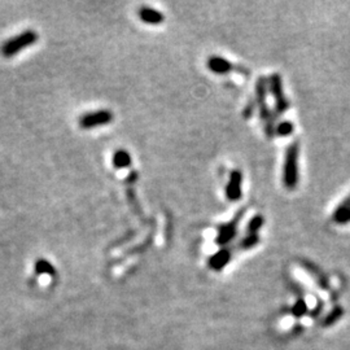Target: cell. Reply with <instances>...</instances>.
Here are the masks:
<instances>
[{
	"label": "cell",
	"instance_id": "4fadbf2b",
	"mask_svg": "<svg viewBox=\"0 0 350 350\" xmlns=\"http://www.w3.org/2000/svg\"><path fill=\"white\" fill-rule=\"evenodd\" d=\"M113 165L117 169H126L131 165V156L127 151H117L113 156Z\"/></svg>",
	"mask_w": 350,
	"mask_h": 350
},
{
	"label": "cell",
	"instance_id": "8fae6325",
	"mask_svg": "<svg viewBox=\"0 0 350 350\" xmlns=\"http://www.w3.org/2000/svg\"><path fill=\"white\" fill-rule=\"evenodd\" d=\"M332 221L336 222L338 225H347V223H350V196L347 197V199L335 209L334 214H332Z\"/></svg>",
	"mask_w": 350,
	"mask_h": 350
},
{
	"label": "cell",
	"instance_id": "6da1fadb",
	"mask_svg": "<svg viewBox=\"0 0 350 350\" xmlns=\"http://www.w3.org/2000/svg\"><path fill=\"white\" fill-rule=\"evenodd\" d=\"M256 101L260 109L261 119L265 123V132L267 138H273L275 135V113L267 105V79L261 77L256 83Z\"/></svg>",
	"mask_w": 350,
	"mask_h": 350
},
{
	"label": "cell",
	"instance_id": "ba28073f",
	"mask_svg": "<svg viewBox=\"0 0 350 350\" xmlns=\"http://www.w3.org/2000/svg\"><path fill=\"white\" fill-rule=\"evenodd\" d=\"M232 253L228 248H222L215 254H213L209 260V267L214 271H221L225 266H227L231 261Z\"/></svg>",
	"mask_w": 350,
	"mask_h": 350
},
{
	"label": "cell",
	"instance_id": "ac0fdd59",
	"mask_svg": "<svg viewBox=\"0 0 350 350\" xmlns=\"http://www.w3.org/2000/svg\"><path fill=\"white\" fill-rule=\"evenodd\" d=\"M260 243V236L258 235H249L248 234L245 238H243L239 243V248L243 249V251H248V249H252L253 247Z\"/></svg>",
	"mask_w": 350,
	"mask_h": 350
},
{
	"label": "cell",
	"instance_id": "52a82bcc",
	"mask_svg": "<svg viewBox=\"0 0 350 350\" xmlns=\"http://www.w3.org/2000/svg\"><path fill=\"white\" fill-rule=\"evenodd\" d=\"M241 183H243V174L240 170H234L230 174V180L226 186V196L230 201H239L241 199L243 191H241Z\"/></svg>",
	"mask_w": 350,
	"mask_h": 350
},
{
	"label": "cell",
	"instance_id": "3957f363",
	"mask_svg": "<svg viewBox=\"0 0 350 350\" xmlns=\"http://www.w3.org/2000/svg\"><path fill=\"white\" fill-rule=\"evenodd\" d=\"M38 35L32 30H27V31L19 34V35L14 36V38L6 40L1 47V53L4 57H12L16 53H18L21 49L32 45L36 42Z\"/></svg>",
	"mask_w": 350,
	"mask_h": 350
},
{
	"label": "cell",
	"instance_id": "5b68a950",
	"mask_svg": "<svg viewBox=\"0 0 350 350\" xmlns=\"http://www.w3.org/2000/svg\"><path fill=\"white\" fill-rule=\"evenodd\" d=\"M243 213L244 212L241 210L240 213H238V214L235 215L232 221L227 222L225 225L219 226L218 235H217V239H215V243H217V244L221 245V247H226L228 243H231V241L236 238V235H238V226L239 223H240Z\"/></svg>",
	"mask_w": 350,
	"mask_h": 350
},
{
	"label": "cell",
	"instance_id": "9a60e30c",
	"mask_svg": "<svg viewBox=\"0 0 350 350\" xmlns=\"http://www.w3.org/2000/svg\"><path fill=\"white\" fill-rule=\"evenodd\" d=\"M265 223V219L262 215H254L253 218L249 221V223H248V227H247V231L249 235H258V231H260L261 228H262V226H264Z\"/></svg>",
	"mask_w": 350,
	"mask_h": 350
},
{
	"label": "cell",
	"instance_id": "277c9868",
	"mask_svg": "<svg viewBox=\"0 0 350 350\" xmlns=\"http://www.w3.org/2000/svg\"><path fill=\"white\" fill-rule=\"evenodd\" d=\"M267 87L270 88V92L275 101V116H280L289 109V101L283 91V82L279 74H271L267 79Z\"/></svg>",
	"mask_w": 350,
	"mask_h": 350
},
{
	"label": "cell",
	"instance_id": "7c38bea8",
	"mask_svg": "<svg viewBox=\"0 0 350 350\" xmlns=\"http://www.w3.org/2000/svg\"><path fill=\"white\" fill-rule=\"evenodd\" d=\"M208 68L215 74H226L234 69V65L221 56H212L208 60Z\"/></svg>",
	"mask_w": 350,
	"mask_h": 350
},
{
	"label": "cell",
	"instance_id": "2e32d148",
	"mask_svg": "<svg viewBox=\"0 0 350 350\" xmlns=\"http://www.w3.org/2000/svg\"><path fill=\"white\" fill-rule=\"evenodd\" d=\"M293 130H295V127H293V123L291 121H282L275 126V135L286 138V136H289L292 134Z\"/></svg>",
	"mask_w": 350,
	"mask_h": 350
},
{
	"label": "cell",
	"instance_id": "5bb4252c",
	"mask_svg": "<svg viewBox=\"0 0 350 350\" xmlns=\"http://www.w3.org/2000/svg\"><path fill=\"white\" fill-rule=\"evenodd\" d=\"M343 315H344V309L341 308V306H336V308L332 309L331 312H330V314L326 317L325 321H323V326H325V327L334 326L336 322L340 321Z\"/></svg>",
	"mask_w": 350,
	"mask_h": 350
},
{
	"label": "cell",
	"instance_id": "8992f818",
	"mask_svg": "<svg viewBox=\"0 0 350 350\" xmlns=\"http://www.w3.org/2000/svg\"><path fill=\"white\" fill-rule=\"evenodd\" d=\"M113 121V114L109 110H97V112L86 113L79 118V126L82 129H93L97 126H104Z\"/></svg>",
	"mask_w": 350,
	"mask_h": 350
},
{
	"label": "cell",
	"instance_id": "7a4b0ae2",
	"mask_svg": "<svg viewBox=\"0 0 350 350\" xmlns=\"http://www.w3.org/2000/svg\"><path fill=\"white\" fill-rule=\"evenodd\" d=\"M299 154L300 144L297 141L288 145V148L286 149L284 165H283V183L287 190H295L299 184Z\"/></svg>",
	"mask_w": 350,
	"mask_h": 350
},
{
	"label": "cell",
	"instance_id": "e0dca14e",
	"mask_svg": "<svg viewBox=\"0 0 350 350\" xmlns=\"http://www.w3.org/2000/svg\"><path fill=\"white\" fill-rule=\"evenodd\" d=\"M35 271L39 275H53L55 274V267L49 264L48 261L45 260H38L35 262Z\"/></svg>",
	"mask_w": 350,
	"mask_h": 350
},
{
	"label": "cell",
	"instance_id": "d6986e66",
	"mask_svg": "<svg viewBox=\"0 0 350 350\" xmlns=\"http://www.w3.org/2000/svg\"><path fill=\"white\" fill-rule=\"evenodd\" d=\"M308 313V305L304 299H299L296 301V304L292 308V314L296 318H301L302 315H305Z\"/></svg>",
	"mask_w": 350,
	"mask_h": 350
},
{
	"label": "cell",
	"instance_id": "30bf717a",
	"mask_svg": "<svg viewBox=\"0 0 350 350\" xmlns=\"http://www.w3.org/2000/svg\"><path fill=\"white\" fill-rule=\"evenodd\" d=\"M139 17L144 23L148 25H160L164 21V14L151 6H143L139 9Z\"/></svg>",
	"mask_w": 350,
	"mask_h": 350
},
{
	"label": "cell",
	"instance_id": "9c48e42d",
	"mask_svg": "<svg viewBox=\"0 0 350 350\" xmlns=\"http://www.w3.org/2000/svg\"><path fill=\"white\" fill-rule=\"evenodd\" d=\"M301 265L304 266L306 271H308L310 275L315 279V282L318 283V286L322 287L323 289H330V280L327 279V277L325 275L323 271H321V269L315 266L313 262L306 260H301Z\"/></svg>",
	"mask_w": 350,
	"mask_h": 350
},
{
	"label": "cell",
	"instance_id": "ffe728a7",
	"mask_svg": "<svg viewBox=\"0 0 350 350\" xmlns=\"http://www.w3.org/2000/svg\"><path fill=\"white\" fill-rule=\"evenodd\" d=\"M253 108H254V105L253 104H248V106L245 108V112H244V114H245V117H251L252 114H253Z\"/></svg>",
	"mask_w": 350,
	"mask_h": 350
}]
</instances>
